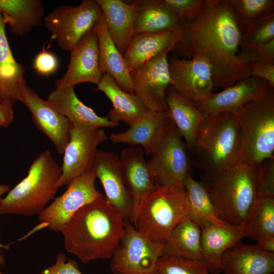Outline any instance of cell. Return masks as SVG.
I'll use <instances>...</instances> for the list:
<instances>
[{"mask_svg": "<svg viewBox=\"0 0 274 274\" xmlns=\"http://www.w3.org/2000/svg\"><path fill=\"white\" fill-rule=\"evenodd\" d=\"M257 243L256 247L262 251L274 254V236L267 237Z\"/></svg>", "mask_w": 274, "mask_h": 274, "instance_id": "obj_45", "label": "cell"}, {"mask_svg": "<svg viewBox=\"0 0 274 274\" xmlns=\"http://www.w3.org/2000/svg\"><path fill=\"white\" fill-rule=\"evenodd\" d=\"M4 249L6 250H9L10 248L9 245H3L0 243V252H1V249ZM5 262V259L3 255L0 254V265H3Z\"/></svg>", "mask_w": 274, "mask_h": 274, "instance_id": "obj_46", "label": "cell"}, {"mask_svg": "<svg viewBox=\"0 0 274 274\" xmlns=\"http://www.w3.org/2000/svg\"><path fill=\"white\" fill-rule=\"evenodd\" d=\"M126 185L130 192L132 208L129 222L133 225L142 203L154 187L142 148L131 146L121 151L119 158Z\"/></svg>", "mask_w": 274, "mask_h": 274, "instance_id": "obj_20", "label": "cell"}, {"mask_svg": "<svg viewBox=\"0 0 274 274\" xmlns=\"http://www.w3.org/2000/svg\"><path fill=\"white\" fill-rule=\"evenodd\" d=\"M257 169L238 161L223 173L201 180L220 219L233 226L243 224L257 196Z\"/></svg>", "mask_w": 274, "mask_h": 274, "instance_id": "obj_4", "label": "cell"}, {"mask_svg": "<svg viewBox=\"0 0 274 274\" xmlns=\"http://www.w3.org/2000/svg\"><path fill=\"white\" fill-rule=\"evenodd\" d=\"M0 14L10 31L22 36L43 24L44 7L40 0H0Z\"/></svg>", "mask_w": 274, "mask_h": 274, "instance_id": "obj_29", "label": "cell"}, {"mask_svg": "<svg viewBox=\"0 0 274 274\" xmlns=\"http://www.w3.org/2000/svg\"><path fill=\"white\" fill-rule=\"evenodd\" d=\"M65 260L64 253L58 254L54 264L43 270L41 274H82L76 261L72 259L67 262Z\"/></svg>", "mask_w": 274, "mask_h": 274, "instance_id": "obj_42", "label": "cell"}, {"mask_svg": "<svg viewBox=\"0 0 274 274\" xmlns=\"http://www.w3.org/2000/svg\"><path fill=\"white\" fill-rule=\"evenodd\" d=\"M237 57L250 66L256 63H274V40L265 44L241 45Z\"/></svg>", "mask_w": 274, "mask_h": 274, "instance_id": "obj_37", "label": "cell"}, {"mask_svg": "<svg viewBox=\"0 0 274 274\" xmlns=\"http://www.w3.org/2000/svg\"><path fill=\"white\" fill-rule=\"evenodd\" d=\"M240 226L244 237L257 242L274 236V196L258 195Z\"/></svg>", "mask_w": 274, "mask_h": 274, "instance_id": "obj_34", "label": "cell"}, {"mask_svg": "<svg viewBox=\"0 0 274 274\" xmlns=\"http://www.w3.org/2000/svg\"><path fill=\"white\" fill-rule=\"evenodd\" d=\"M250 67L252 76L265 80L269 87L274 88V63H256Z\"/></svg>", "mask_w": 274, "mask_h": 274, "instance_id": "obj_43", "label": "cell"}, {"mask_svg": "<svg viewBox=\"0 0 274 274\" xmlns=\"http://www.w3.org/2000/svg\"><path fill=\"white\" fill-rule=\"evenodd\" d=\"M18 100L29 109L37 127L62 154L70 139L71 124L65 116L50 102L41 98L26 83L18 90Z\"/></svg>", "mask_w": 274, "mask_h": 274, "instance_id": "obj_15", "label": "cell"}, {"mask_svg": "<svg viewBox=\"0 0 274 274\" xmlns=\"http://www.w3.org/2000/svg\"><path fill=\"white\" fill-rule=\"evenodd\" d=\"M242 32L228 0H206L195 20L180 23L172 55L203 57L212 70L214 88L225 89L252 76L238 57Z\"/></svg>", "mask_w": 274, "mask_h": 274, "instance_id": "obj_1", "label": "cell"}, {"mask_svg": "<svg viewBox=\"0 0 274 274\" xmlns=\"http://www.w3.org/2000/svg\"><path fill=\"white\" fill-rule=\"evenodd\" d=\"M93 30L98 38L104 73L110 75L123 90L134 93L130 73L123 55L110 36L103 15Z\"/></svg>", "mask_w": 274, "mask_h": 274, "instance_id": "obj_28", "label": "cell"}, {"mask_svg": "<svg viewBox=\"0 0 274 274\" xmlns=\"http://www.w3.org/2000/svg\"><path fill=\"white\" fill-rule=\"evenodd\" d=\"M134 35L165 31H178L180 22L164 0H138Z\"/></svg>", "mask_w": 274, "mask_h": 274, "instance_id": "obj_31", "label": "cell"}, {"mask_svg": "<svg viewBox=\"0 0 274 274\" xmlns=\"http://www.w3.org/2000/svg\"><path fill=\"white\" fill-rule=\"evenodd\" d=\"M178 36V30L134 35L123 55L129 72L172 48Z\"/></svg>", "mask_w": 274, "mask_h": 274, "instance_id": "obj_27", "label": "cell"}, {"mask_svg": "<svg viewBox=\"0 0 274 274\" xmlns=\"http://www.w3.org/2000/svg\"><path fill=\"white\" fill-rule=\"evenodd\" d=\"M96 179L92 169L73 179L66 191L39 215L40 223L33 231L48 227L53 231L61 232L76 212L102 195L95 187Z\"/></svg>", "mask_w": 274, "mask_h": 274, "instance_id": "obj_10", "label": "cell"}, {"mask_svg": "<svg viewBox=\"0 0 274 274\" xmlns=\"http://www.w3.org/2000/svg\"><path fill=\"white\" fill-rule=\"evenodd\" d=\"M274 40V14L258 22L251 30L242 36L239 46L265 44Z\"/></svg>", "mask_w": 274, "mask_h": 274, "instance_id": "obj_39", "label": "cell"}, {"mask_svg": "<svg viewBox=\"0 0 274 274\" xmlns=\"http://www.w3.org/2000/svg\"><path fill=\"white\" fill-rule=\"evenodd\" d=\"M94 90L102 92L111 101L113 108L109 111L107 117L112 122L122 121L130 126L148 110L137 95L122 89L107 74L103 75Z\"/></svg>", "mask_w": 274, "mask_h": 274, "instance_id": "obj_26", "label": "cell"}, {"mask_svg": "<svg viewBox=\"0 0 274 274\" xmlns=\"http://www.w3.org/2000/svg\"><path fill=\"white\" fill-rule=\"evenodd\" d=\"M188 204V218L201 230L212 226H231L217 216L209 195L201 181L192 178L188 173L184 181Z\"/></svg>", "mask_w": 274, "mask_h": 274, "instance_id": "obj_32", "label": "cell"}, {"mask_svg": "<svg viewBox=\"0 0 274 274\" xmlns=\"http://www.w3.org/2000/svg\"><path fill=\"white\" fill-rule=\"evenodd\" d=\"M238 111L206 116L191 149L202 179L218 175L238 160Z\"/></svg>", "mask_w": 274, "mask_h": 274, "instance_id": "obj_3", "label": "cell"}, {"mask_svg": "<svg viewBox=\"0 0 274 274\" xmlns=\"http://www.w3.org/2000/svg\"><path fill=\"white\" fill-rule=\"evenodd\" d=\"M224 274H273L274 254L239 241L223 254Z\"/></svg>", "mask_w": 274, "mask_h": 274, "instance_id": "obj_22", "label": "cell"}, {"mask_svg": "<svg viewBox=\"0 0 274 274\" xmlns=\"http://www.w3.org/2000/svg\"><path fill=\"white\" fill-rule=\"evenodd\" d=\"M100 6L107 30L120 52L123 55L134 35L138 0H96Z\"/></svg>", "mask_w": 274, "mask_h": 274, "instance_id": "obj_23", "label": "cell"}, {"mask_svg": "<svg viewBox=\"0 0 274 274\" xmlns=\"http://www.w3.org/2000/svg\"><path fill=\"white\" fill-rule=\"evenodd\" d=\"M61 168L51 152H42L29 166L27 176L0 200V214L39 215L56 195Z\"/></svg>", "mask_w": 274, "mask_h": 274, "instance_id": "obj_5", "label": "cell"}, {"mask_svg": "<svg viewBox=\"0 0 274 274\" xmlns=\"http://www.w3.org/2000/svg\"><path fill=\"white\" fill-rule=\"evenodd\" d=\"M10 189V186L8 185L1 184L0 185V200L2 195L8 192Z\"/></svg>", "mask_w": 274, "mask_h": 274, "instance_id": "obj_47", "label": "cell"}, {"mask_svg": "<svg viewBox=\"0 0 274 274\" xmlns=\"http://www.w3.org/2000/svg\"><path fill=\"white\" fill-rule=\"evenodd\" d=\"M6 24L0 14V102L13 105L18 100L20 86L26 83L25 68L13 57L5 33Z\"/></svg>", "mask_w": 274, "mask_h": 274, "instance_id": "obj_30", "label": "cell"}, {"mask_svg": "<svg viewBox=\"0 0 274 274\" xmlns=\"http://www.w3.org/2000/svg\"><path fill=\"white\" fill-rule=\"evenodd\" d=\"M168 66L170 86L194 104L213 92L211 67L206 58L185 59L171 55Z\"/></svg>", "mask_w": 274, "mask_h": 274, "instance_id": "obj_13", "label": "cell"}, {"mask_svg": "<svg viewBox=\"0 0 274 274\" xmlns=\"http://www.w3.org/2000/svg\"><path fill=\"white\" fill-rule=\"evenodd\" d=\"M108 136L102 128H78L71 125L70 139L63 152L59 187L92 169L97 148Z\"/></svg>", "mask_w": 274, "mask_h": 274, "instance_id": "obj_12", "label": "cell"}, {"mask_svg": "<svg viewBox=\"0 0 274 274\" xmlns=\"http://www.w3.org/2000/svg\"><path fill=\"white\" fill-rule=\"evenodd\" d=\"M125 222L102 195L79 209L61 230L65 248L84 263L111 258Z\"/></svg>", "mask_w": 274, "mask_h": 274, "instance_id": "obj_2", "label": "cell"}, {"mask_svg": "<svg viewBox=\"0 0 274 274\" xmlns=\"http://www.w3.org/2000/svg\"><path fill=\"white\" fill-rule=\"evenodd\" d=\"M154 274H211L200 260L162 255L158 260Z\"/></svg>", "mask_w": 274, "mask_h": 274, "instance_id": "obj_36", "label": "cell"}, {"mask_svg": "<svg viewBox=\"0 0 274 274\" xmlns=\"http://www.w3.org/2000/svg\"><path fill=\"white\" fill-rule=\"evenodd\" d=\"M238 160L257 167L274 154V93L262 97L238 111Z\"/></svg>", "mask_w": 274, "mask_h": 274, "instance_id": "obj_6", "label": "cell"}, {"mask_svg": "<svg viewBox=\"0 0 274 274\" xmlns=\"http://www.w3.org/2000/svg\"><path fill=\"white\" fill-rule=\"evenodd\" d=\"M242 32L251 30L258 22L274 14L273 0H228Z\"/></svg>", "mask_w": 274, "mask_h": 274, "instance_id": "obj_35", "label": "cell"}, {"mask_svg": "<svg viewBox=\"0 0 274 274\" xmlns=\"http://www.w3.org/2000/svg\"><path fill=\"white\" fill-rule=\"evenodd\" d=\"M201 230L188 218L180 223L164 243L162 255L202 261Z\"/></svg>", "mask_w": 274, "mask_h": 274, "instance_id": "obj_33", "label": "cell"}, {"mask_svg": "<svg viewBox=\"0 0 274 274\" xmlns=\"http://www.w3.org/2000/svg\"><path fill=\"white\" fill-rule=\"evenodd\" d=\"M169 48L130 73L134 93L147 109L167 111L165 94L170 85L167 56Z\"/></svg>", "mask_w": 274, "mask_h": 274, "instance_id": "obj_14", "label": "cell"}, {"mask_svg": "<svg viewBox=\"0 0 274 274\" xmlns=\"http://www.w3.org/2000/svg\"><path fill=\"white\" fill-rule=\"evenodd\" d=\"M151 156L147 163L155 182L166 186H184L190 160L186 144L173 121Z\"/></svg>", "mask_w": 274, "mask_h": 274, "instance_id": "obj_11", "label": "cell"}, {"mask_svg": "<svg viewBox=\"0 0 274 274\" xmlns=\"http://www.w3.org/2000/svg\"><path fill=\"white\" fill-rule=\"evenodd\" d=\"M104 74L98 38L93 29L70 51L67 70L55 81V86H75L84 82L97 85Z\"/></svg>", "mask_w": 274, "mask_h": 274, "instance_id": "obj_16", "label": "cell"}, {"mask_svg": "<svg viewBox=\"0 0 274 274\" xmlns=\"http://www.w3.org/2000/svg\"><path fill=\"white\" fill-rule=\"evenodd\" d=\"M92 169L104 188L107 200L125 220H129L132 198L125 183L119 157L110 151L97 150Z\"/></svg>", "mask_w": 274, "mask_h": 274, "instance_id": "obj_18", "label": "cell"}, {"mask_svg": "<svg viewBox=\"0 0 274 274\" xmlns=\"http://www.w3.org/2000/svg\"><path fill=\"white\" fill-rule=\"evenodd\" d=\"M102 15L96 0H84L77 6H57L44 17V24L59 47L70 52L93 29Z\"/></svg>", "mask_w": 274, "mask_h": 274, "instance_id": "obj_8", "label": "cell"}, {"mask_svg": "<svg viewBox=\"0 0 274 274\" xmlns=\"http://www.w3.org/2000/svg\"><path fill=\"white\" fill-rule=\"evenodd\" d=\"M172 121L168 111L147 110L128 129L111 134L110 140L114 143L140 145L144 152L151 156L157 149Z\"/></svg>", "mask_w": 274, "mask_h": 274, "instance_id": "obj_19", "label": "cell"}, {"mask_svg": "<svg viewBox=\"0 0 274 274\" xmlns=\"http://www.w3.org/2000/svg\"><path fill=\"white\" fill-rule=\"evenodd\" d=\"M184 186L156 184L141 206L133 225L151 239L164 244L172 231L188 217Z\"/></svg>", "mask_w": 274, "mask_h": 274, "instance_id": "obj_7", "label": "cell"}, {"mask_svg": "<svg viewBox=\"0 0 274 274\" xmlns=\"http://www.w3.org/2000/svg\"><path fill=\"white\" fill-rule=\"evenodd\" d=\"M258 195L274 196V157L262 162L257 169Z\"/></svg>", "mask_w": 274, "mask_h": 274, "instance_id": "obj_40", "label": "cell"}, {"mask_svg": "<svg viewBox=\"0 0 274 274\" xmlns=\"http://www.w3.org/2000/svg\"><path fill=\"white\" fill-rule=\"evenodd\" d=\"M163 246L126 221L119 243L111 257V269L114 274H154Z\"/></svg>", "mask_w": 274, "mask_h": 274, "instance_id": "obj_9", "label": "cell"}, {"mask_svg": "<svg viewBox=\"0 0 274 274\" xmlns=\"http://www.w3.org/2000/svg\"><path fill=\"white\" fill-rule=\"evenodd\" d=\"M270 88L265 80L251 76L221 91L212 92L194 104L206 116L237 112L248 102L265 95Z\"/></svg>", "mask_w": 274, "mask_h": 274, "instance_id": "obj_17", "label": "cell"}, {"mask_svg": "<svg viewBox=\"0 0 274 274\" xmlns=\"http://www.w3.org/2000/svg\"><path fill=\"white\" fill-rule=\"evenodd\" d=\"M14 117L13 105L8 102H0V126L8 127Z\"/></svg>", "mask_w": 274, "mask_h": 274, "instance_id": "obj_44", "label": "cell"}, {"mask_svg": "<svg viewBox=\"0 0 274 274\" xmlns=\"http://www.w3.org/2000/svg\"><path fill=\"white\" fill-rule=\"evenodd\" d=\"M243 237L240 226L212 225L201 230L202 261L211 274L222 272L223 254Z\"/></svg>", "mask_w": 274, "mask_h": 274, "instance_id": "obj_24", "label": "cell"}, {"mask_svg": "<svg viewBox=\"0 0 274 274\" xmlns=\"http://www.w3.org/2000/svg\"><path fill=\"white\" fill-rule=\"evenodd\" d=\"M206 0H164L178 17L180 23H188L198 18Z\"/></svg>", "mask_w": 274, "mask_h": 274, "instance_id": "obj_38", "label": "cell"}, {"mask_svg": "<svg viewBox=\"0 0 274 274\" xmlns=\"http://www.w3.org/2000/svg\"><path fill=\"white\" fill-rule=\"evenodd\" d=\"M33 66L38 74L48 76L56 72L58 67V61L52 53L43 50L36 56Z\"/></svg>", "mask_w": 274, "mask_h": 274, "instance_id": "obj_41", "label": "cell"}, {"mask_svg": "<svg viewBox=\"0 0 274 274\" xmlns=\"http://www.w3.org/2000/svg\"><path fill=\"white\" fill-rule=\"evenodd\" d=\"M165 101L172 120L187 149L191 150L206 116L193 102L170 85L166 92Z\"/></svg>", "mask_w": 274, "mask_h": 274, "instance_id": "obj_25", "label": "cell"}, {"mask_svg": "<svg viewBox=\"0 0 274 274\" xmlns=\"http://www.w3.org/2000/svg\"><path fill=\"white\" fill-rule=\"evenodd\" d=\"M47 100L53 104L67 119L71 126L82 129L114 127L119 123L101 117L86 106L77 96L73 86H64L50 92Z\"/></svg>", "mask_w": 274, "mask_h": 274, "instance_id": "obj_21", "label": "cell"}, {"mask_svg": "<svg viewBox=\"0 0 274 274\" xmlns=\"http://www.w3.org/2000/svg\"><path fill=\"white\" fill-rule=\"evenodd\" d=\"M0 274H3L2 272L0 271Z\"/></svg>", "mask_w": 274, "mask_h": 274, "instance_id": "obj_48", "label": "cell"}]
</instances>
